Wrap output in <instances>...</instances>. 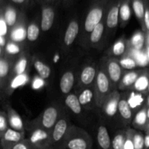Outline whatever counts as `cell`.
I'll list each match as a JSON object with an SVG mask.
<instances>
[{
    "label": "cell",
    "instance_id": "4",
    "mask_svg": "<svg viewBox=\"0 0 149 149\" xmlns=\"http://www.w3.org/2000/svg\"><path fill=\"white\" fill-rule=\"evenodd\" d=\"M61 110L55 106H49L35 119L29 122V126L38 127L51 132L61 117Z\"/></svg>",
    "mask_w": 149,
    "mask_h": 149
},
{
    "label": "cell",
    "instance_id": "34",
    "mask_svg": "<svg viewBox=\"0 0 149 149\" xmlns=\"http://www.w3.org/2000/svg\"><path fill=\"white\" fill-rule=\"evenodd\" d=\"M126 140V130L116 132L111 141V149H124Z\"/></svg>",
    "mask_w": 149,
    "mask_h": 149
},
{
    "label": "cell",
    "instance_id": "42",
    "mask_svg": "<svg viewBox=\"0 0 149 149\" xmlns=\"http://www.w3.org/2000/svg\"><path fill=\"white\" fill-rule=\"evenodd\" d=\"M5 1H8V2L15 5L18 8L24 10L26 7H29L30 1L31 0H5Z\"/></svg>",
    "mask_w": 149,
    "mask_h": 149
},
{
    "label": "cell",
    "instance_id": "25",
    "mask_svg": "<svg viewBox=\"0 0 149 149\" xmlns=\"http://www.w3.org/2000/svg\"><path fill=\"white\" fill-rule=\"evenodd\" d=\"M75 83V76L71 71H67L62 75L60 81V89L63 95L71 93Z\"/></svg>",
    "mask_w": 149,
    "mask_h": 149
},
{
    "label": "cell",
    "instance_id": "54",
    "mask_svg": "<svg viewBox=\"0 0 149 149\" xmlns=\"http://www.w3.org/2000/svg\"><path fill=\"white\" fill-rule=\"evenodd\" d=\"M149 94V85H148V95Z\"/></svg>",
    "mask_w": 149,
    "mask_h": 149
},
{
    "label": "cell",
    "instance_id": "31",
    "mask_svg": "<svg viewBox=\"0 0 149 149\" xmlns=\"http://www.w3.org/2000/svg\"><path fill=\"white\" fill-rule=\"evenodd\" d=\"M106 23H105V19H103L94 29L91 33L90 34L89 37H90V42L93 47L97 45L101 41L102 38H103V35H104V32L106 31Z\"/></svg>",
    "mask_w": 149,
    "mask_h": 149
},
{
    "label": "cell",
    "instance_id": "49",
    "mask_svg": "<svg viewBox=\"0 0 149 149\" xmlns=\"http://www.w3.org/2000/svg\"><path fill=\"white\" fill-rule=\"evenodd\" d=\"M146 106L147 107H149V94L147 95L146 100Z\"/></svg>",
    "mask_w": 149,
    "mask_h": 149
},
{
    "label": "cell",
    "instance_id": "17",
    "mask_svg": "<svg viewBox=\"0 0 149 149\" xmlns=\"http://www.w3.org/2000/svg\"><path fill=\"white\" fill-rule=\"evenodd\" d=\"M141 71L142 69H137L126 71L125 72H124L122 79L118 84L117 90L119 91L130 90L136 81L138 77L141 74Z\"/></svg>",
    "mask_w": 149,
    "mask_h": 149
},
{
    "label": "cell",
    "instance_id": "32",
    "mask_svg": "<svg viewBox=\"0 0 149 149\" xmlns=\"http://www.w3.org/2000/svg\"><path fill=\"white\" fill-rule=\"evenodd\" d=\"M33 65L37 72L38 75L43 79H47L51 75V68L47 64L45 63L43 61L38 58H33Z\"/></svg>",
    "mask_w": 149,
    "mask_h": 149
},
{
    "label": "cell",
    "instance_id": "11",
    "mask_svg": "<svg viewBox=\"0 0 149 149\" xmlns=\"http://www.w3.org/2000/svg\"><path fill=\"white\" fill-rule=\"evenodd\" d=\"M26 139L25 132L15 130L9 128L3 135H0V143L1 149H13L18 143Z\"/></svg>",
    "mask_w": 149,
    "mask_h": 149
},
{
    "label": "cell",
    "instance_id": "46",
    "mask_svg": "<svg viewBox=\"0 0 149 149\" xmlns=\"http://www.w3.org/2000/svg\"><path fill=\"white\" fill-rule=\"evenodd\" d=\"M145 149H149V133L145 134Z\"/></svg>",
    "mask_w": 149,
    "mask_h": 149
},
{
    "label": "cell",
    "instance_id": "43",
    "mask_svg": "<svg viewBox=\"0 0 149 149\" xmlns=\"http://www.w3.org/2000/svg\"><path fill=\"white\" fill-rule=\"evenodd\" d=\"M146 11L144 15V33H149V0H145Z\"/></svg>",
    "mask_w": 149,
    "mask_h": 149
},
{
    "label": "cell",
    "instance_id": "6",
    "mask_svg": "<svg viewBox=\"0 0 149 149\" xmlns=\"http://www.w3.org/2000/svg\"><path fill=\"white\" fill-rule=\"evenodd\" d=\"M71 125H72L71 124L68 117L63 116V115H61L60 119L55 124L53 129L51 131L52 146L54 148L58 149L62 145Z\"/></svg>",
    "mask_w": 149,
    "mask_h": 149
},
{
    "label": "cell",
    "instance_id": "48",
    "mask_svg": "<svg viewBox=\"0 0 149 149\" xmlns=\"http://www.w3.org/2000/svg\"><path fill=\"white\" fill-rule=\"evenodd\" d=\"M72 0H58V1L61 2L62 4H68V3L71 2Z\"/></svg>",
    "mask_w": 149,
    "mask_h": 149
},
{
    "label": "cell",
    "instance_id": "50",
    "mask_svg": "<svg viewBox=\"0 0 149 149\" xmlns=\"http://www.w3.org/2000/svg\"><path fill=\"white\" fill-rule=\"evenodd\" d=\"M144 132H145V133H149V121H148V125H147L146 127Z\"/></svg>",
    "mask_w": 149,
    "mask_h": 149
},
{
    "label": "cell",
    "instance_id": "38",
    "mask_svg": "<svg viewBox=\"0 0 149 149\" xmlns=\"http://www.w3.org/2000/svg\"><path fill=\"white\" fill-rule=\"evenodd\" d=\"M132 138L135 149H145V135L142 131L134 129Z\"/></svg>",
    "mask_w": 149,
    "mask_h": 149
},
{
    "label": "cell",
    "instance_id": "40",
    "mask_svg": "<svg viewBox=\"0 0 149 149\" xmlns=\"http://www.w3.org/2000/svg\"><path fill=\"white\" fill-rule=\"evenodd\" d=\"M133 128L128 127L126 130V140H125L124 149H135L133 142Z\"/></svg>",
    "mask_w": 149,
    "mask_h": 149
},
{
    "label": "cell",
    "instance_id": "45",
    "mask_svg": "<svg viewBox=\"0 0 149 149\" xmlns=\"http://www.w3.org/2000/svg\"><path fill=\"white\" fill-rule=\"evenodd\" d=\"M13 149H36L29 142L27 139H24L21 142L18 143L17 145L15 146Z\"/></svg>",
    "mask_w": 149,
    "mask_h": 149
},
{
    "label": "cell",
    "instance_id": "13",
    "mask_svg": "<svg viewBox=\"0 0 149 149\" xmlns=\"http://www.w3.org/2000/svg\"><path fill=\"white\" fill-rule=\"evenodd\" d=\"M55 4H41V30L48 31L52 27L55 18Z\"/></svg>",
    "mask_w": 149,
    "mask_h": 149
},
{
    "label": "cell",
    "instance_id": "12",
    "mask_svg": "<svg viewBox=\"0 0 149 149\" xmlns=\"http://www.w3.org/2000/svg\"><path fill=\"white\" fill-rule=\"evenodd\" d=\"M121 95L122 93H120L117 89L113 90L103 102L100 109L108 117H114L118 114V106Z\"/></svg>",
    "mask_w": 149,
    "mask_h": 149
},
{
    "label": "cell",
    "instance_id": "1",
    "mask_svg": "<svg viewBox=\"0 0 149 149\" xmlns=\"http://www.w3.org/2000/svg\"><path fill=\"white\" fill-rule=\"evenodd\" d=\"M92 146L90 135L84 130L72 125L58 149H92Z\"/></svg>",
    "mask_w": 149,
    "mask_h": 149
},
{
    "label": "cell",
    "instance_id": "14",
    "mask_svg": "<svg viewBox=\"0 0 149 149\" xmlns=\"http://www.w3.org/2000/svg\"><path fill=\"white\" fill-rule=\"evenodd\" d=\"M97 71L95 64L91 63L86 65L79 74V84L81 87H93L97 77Z\"/></svg>",
    "mask_w": 149,
    "mask_h": 149
},
{
    "label": "cell",
    "instance_id": "9",
    "mask_svg": "<svg viewBox=\"0 0 149 149\" xmlns=\"http://www.w3.org/2000/svg\"><path fill=\"white\" fill-rule=\"evenodd\" d=\"M105 70L106 71L108 77L111 82L113 90H116L114 87H117L118 84L120 82L122 77L124 74L123 68L119 64V59L115 58H109L106 62Z\"/></svg>",
    "mask_w": 149,
    "mask_h": 149
},
{
    "label": "cell",
    "instance_id": "36",
    "mask_svg": "<svg viewBox=\"0 0 149 149\" xmlns=\"http://www.w3.org/2000/svg\"><path fill=\"white\" fill-rule=\"evenodd\" d=\"M119 64L122 68L126 71H131V70H135L137 67V62L133 58L129 55H124L120 59H119Z\"/></svg>",
    "mask_w": 149,
    "mask_h": 149
},
{
    "label": "cell",
    "instance_id": "3",
    "mask_svg": "<svg viewBox=\"0 0 149 149\" xmlns=\"http://www.w3.org/2000/svg\"><path fill=\"white\" fill-rule=\"evenodd\" d=\"M95 94L96 106L101 108L106 97L113 90L111 82L108 77L105 68L100 67L97 71V77L93 85Z\"/></svg>",
    "mask_w": 149,
    "mask_h": 149
},
{
    "label": "cell",
    "instance_id": "44",
    "mask_svg": "<svg viewBox=\"0 0 149 149\" xmlns=\"http://www.w3.org/2000/svg\"><path fill=\"white\" fill-rule=\"evenodd\" d=\"M44 84H45V79L38 76V77H35L33 78L31 85L33 90H39L43 87Z\"/></svg>",
    "mask_w": 149,
    "mask_h": 149
},
{
    "label": "cell",
    "instance_id": "51",
    "mask_svg": "<svg viewBox=\"0 0 149 149\" xmlns=\"http://www.w3.org/2000/svg\"><path fill=\"white\" fill-rule=\"evenodd\" d=\"M41 149H56L55 148H54L53 146H48V147H46V148H41Z\"/></svg>",
    "mask_w": 149,
    "mask_h": 149
},
{
    "label": "cell",
    "instance_id": "10",
    "mask_svg": "<svg viewBox=\"0 0 149 149\" xmlns=\"http://www.w3.org/2000/svg\"><path fill=\"white\" fill-rule=\"evenodd\" d=\"M15 61L12 56L4 55L0 57V87L1 92L6 90L12 76Z\"/></svg>",
    "mask_w": 149,
    "mask_h": 149
},
{
    "label": "cell",
    "instance_id": "33",
    "mask_svg": "<svg viewBox=\"0 0 149 149\" xmlns=\"http://www.w3.org/2000/svg\"><path fill=\"white\" fill-rule=\"evenodd\" d=\"M40 25V24H39ZM38 23V20H33L27 26V40L29 42H35L37 40L40 34L41 26Z\"/></svg>",
    "mask_w": 149,
    "mask_h": 149
},
{
    "label": "cell",
    "instance_id": "18",
    "mask_svg": "<svg viewBox=\"0 0 149 149\" xmlns=\"http://www.w3.org/2000/svg\"><path fill=\"white\" fill-rule=\"evenodd\" d=\"M5 111L8 117L10 127L15 130L25 132L24 123L20 114L9 103L5 105Z\"/></svg>",
    "mask_w": 149,
    "mask_h": 149
},
{
    "label": "cell",
    "instance_id": "20",
    "mask_svg": "<svg viewBox=\"0 0 149 149\" xmlns=\"http://www.w3.org/2000/svg\"><path fill=\"white\" fill-rule=\"evenodd\" d=\"M77 95L82 108L90 109L93 106H96L94 87H84Z\"/></svg>",
    "mask_w": 149,
    "mask_h": 149
},
{
    "label": "cell",
    "instance_id": "55",
    "mask_svg": "<svg viewBox=\"0 0 149 149\" xmlns=\"http://www.w3.org/2000/svg\"><path fill=\"white\" fill-rule=\"evenodd\" d=\"M92 1H96V0H92Z\"/></svg>",
    "mask_w": 149,
    "mask_h": 149
},
{
    "label": "cell",
    "instance_id": "15",
    "mask_svg": "<svg viewBox=\"0 0 149 149\" xmlns=\"http://www.w3.org/2000/svg\"><path fill=\"white\" fill-rule=\"evenodd\" d=\"M27 26L26 16L24 15L20 21L10 30L9 39L19 44L23 43L26 39H27Z\"/></svg>",
    "mask_w": 149,
    "mask_h": 149
},
{
    "label": "cell",
    "instance_id": "16",
    "mask_svg": "<svg viewBox=\"0 0 149 149\" xmlns=\"http://www.w3.org/2000/svg\"><path fill=\"white\" fill-rule=\"evenodd\" d=\"M118 114L121 117L122 120L126 125H130L132 123L133 119V111L130 106L127 99V93H122L120 100L118 106Z\"/></svg>",
    "mask_w": 149,
    "mask_h": 149
},
{
    "label": "cell",
    "instance_id": "53",
    "mask_svg": "<svg viewBox=\"0 0 149 149\" xmlns=\"http://www.w3.org/2000/svg\"><path fill=\"white\" fill-rule=\"evenodd\" d=\"M31 1H39V2H40L41 0H31Z\"/></svg>",
    "mask_w": 149,
    "mask_h": 149
},
{
    "label": "cell",
    "instance_id": "39",
    "mask_svg": "<svg viewBox=\"0 0 149 149\" xmlns=\"http://www.w3.org/2000/svg\"><path fill=\"white\" fill-rule=\"evenodd\" d=\"M10 128L8 117L6 111H1L0 112V135H3Z\"/></svg>",
    "mask_w": 149,
    "mask_h": 149
},
{
    "label": "cell",
    "instance_id": "7",
    "mask_svg": "<svg viewBox=\"0 0 149 149\" xmlns=\"http://www.w3.org/2000/svg\"><path fill=\"white\" fill-rule=\"evenodd\" d=\"M24 10L18 8L14 4L5 1L1 0V9L0 12L3 14L6 22L8 25L10 30L14 27L24 15Z\"/></svg>",
    "mask_w": 149,
    "mask_h": 149
},
{
    "label": "cell",
    "instance_id": "29",
    "mask_svg": "<svg viewBox=\"0 0 149 149\" xmlns=\"http://www.w3.org/2000/svg\"><path fill=\"white\" fill-rule=\"evenodd\" d=\"M129 41L127 40L125 37H122L114 42L111 49V55L112 58H117L119 57L122 58L126 53L127 49L128 48Z\"/></svg>",
    "mask_w": 149,
    "mask_h": 149
},
{
    "label": "cell",
    "instance_id": "35",
    "mask_svg": "<svg viewBox=\"0 0 149 149\" xmlns=\"http://www.w3.org/2000/svg\"><path fill=\"white\" fill-rule=\"evenodd\" d=\"M20 46H21V44L17 43L9 39L5 47V49H4L5 54L9 56L20 55L21 54V47Z\"/></svg>",
    "mask_w": 149,
    "mask_h": 149
},
{
    "label": "cell",
    "instance_id": "47",
    "mask_svg": "<svg viewBox=\"0 0 149 149\" xmlns=\"http://www.w3.org/2000/svg\"><path fill=\"white\" fill-rule=\"evenodd\" d=\"M58 0H41V4H55Z\"/></svg>",
    "mask_w": 149,
    "mask_h": 149
},
{
    "label": "cell",
    "instance_id": "30",
    "mask_svg": "<svg viewBox=\"0 0 149 149\" xmlns=\"http://www.w3.org/2000/svg\"><path fill=\"white\" fill-rule=\"evenodd\" d=\"M65 105L74 114L79 115L82 111V106L79 100L78 95L74 93L67 95L65 98Z\"/></svg>",
    "mask_w": 149,
    "mask_h": 149
},
{
    "label": "cell",
    "instance_id": "21",
    "mask_svg": "<svg viewBox=\"0 0 149 149\" xmlns=\"http://www.w3.org/2000/svg\"><path fill=\"white\" fill-rule=\"evenodd\" d=\"M147 107L144 106L135 112L132 121V125L134 129L140 131H145L146 127L148 123V114H147Z\"/></svg>",
    "mask_w": 149,
    "mask_h": 149
},
{
    "label": "cell",
    "instance_id": "19",
    "mask_svg": "<svg viewBox=\"0 0 149 149\" xmlns=\"http://www.w3.org/2000/svg\"><path fill=\"white\" fill-rule=\"evenodd\" d=\"M79 32V23L76 17L70 20L63 37L64 45L69 47L75 42Z\"/></svg>",
    "mask_w": 149,
    "mask_h": 149
},
{
    "label": "cell",
    "instance_id": "52",
    "mask_svg": "<svg viewBox=\"0 0 149 149\" xmlns=\"http://www.w3.org/2000/svg\"><path fill=\"white\" fill-rule=\"evenodd\" d=\"M147 114H148V118L149 120V107H148V109H147Z\"/></svg>",
    "mask_w": 149,
    "mask_h": 149
},
{
    "label": "cell",
    "instance_id": "37",
    "mask_svg": "<svg viewBox=\"0 0 149 149\" xmlns=\"http://www.w3.org/2000/svg\"><path fill=\"white\" fill-rule=\"evenodd\" d=\"M130 45L136 49H141L145 43V35L142 32H136L129 41Z\"/></svg>",
    "mask_w": 149,
    "mask_h": 149
},
{
    "label": "cell",
    "instance_id": "41",
    "mask_svg": "<svg viewBox=\"0 0 149 149\" xmlns=\"http://www.w3.org/2000/svg\"><path fill=\"white\" fill-rule=\"evenodd\" d=\"M10 33V28L6 22L2 13L0 12V36H8Z\"/></svg>",
    "mask_w": 149,
    "mask_h": 149
},
{
    "label": "cell",
    "instance_id": "26",
    "mask_svg": "<svg viewBox=\"0 0 149 149\" xmlns=\"http://www.w3.org/2000/svg\"><path fill=\"white\" fill-rule=\"evenodd\" d=\"M111 141L109 131L105 125H100L97 128V141L100 149H111Z\"/></svg>",
    "mask_w": 149,
    "mask_h": 149
},
{
    "label": "cell",
    "instance_id": "28",
    "mask_svg": "<svg viewBox=\"0 0 149 149\" xmlns=\"http://www.w3.org/2000/svg\"><path fill=\"white\" fill-rule=\"evenodd\" d=\"M29 61V57L25 52H22L20 55H19L18 58L16 60L14 65H13L11 77L20 75V74H23L27 72Z\"/></svg>",
    "mask_w": 149,
    "mask_h": 149
},
{
    "label": "cell",
    "instance_id": "24",
    "mask_svg": "<svg viewBox=\"0 0 149 149\" xmlns=\"http://www.w3.org/2000/svg\"><path fill=\"white\" fill-rule=\"evenodd\" d=\"M29 77L27 72L23 74H20V75L13 76L9 81L8 85H7V89L5 90L6 93L10 95L13 93L14 90L22 87V86H24L25 84L29 82Z\"/></svg>",
    "mask_w": 149,
    "mask_h": 149
},
{
    "label": "cell",
    "instance_id": "22",
    "mask_svg": "<svg viewBox=\"0 0 149 149\" xmlns=\"http://www.w3.org/2000/svg\"><path fill=\"white\" fill-rule=\"evenodd\" d=\"M132 13L131 0H121L119 7V26L121 28L126 27L130 20Z\"/></svg>",
    "mask_w": 149,
    "mask_h": 149
},
{
    "label": "cell",
    "instance_id": "8",
    "mask_svg": "<svg viewBox=\"0 0 149 149\" xmlns=\"http://www.w3.org/2000/svg\"><path fill=\"white\" fill-rule=\"evenodd\" d=\"M121 0H109L105 15L106 29L114 31L119 25V7Z\"/></svg>",
    "mask_w": 149,
    "mask_h": 149
},
{
    "label": "cell",
    "instance_id": "2",
    "mask_svg": "<svg viewBox=\"0 0 149 149\" xmlns=\"http://www.w3.org/2000/svg\"><path fill=\"white\" fill-rule=\"evenodd\" d=\"M109 0H96L93 1L84 21V31L86 34L91 33L93 29L104 19Z\"/></svg>",
    "mask_w": 149,
    "mask_h": 149
},
{
    "label": "cell",
    "instance_id": "23",
    "mask_svg": "<svg viewBox=\"0 0 149 149\" xmlns=\"http://www.w3.org/2000/svg\"><path fill=\"white\" fill-rule=\"evenodd\" d=\"M149 85V68H144L141 71V74L137 79L136 81L130 90L144 93L148 95Z\"/></svg>",
    "mask_w": 149,
    "mask_h": 149
},
{
    "label": "cell",
    "instance_id": "5",
    "mask_svg": "<svg viewBox=\"0 0 149 149\" xmlns=\"http://www.w3.org/2000/svg\"><path fill=\"white\" fill-rule=\"evenodd\" d=\"M29 136L26 138L36 149L52 146L51 132L38 127L28 126Z\"/></svg>",
    "mask_w": 149,
    "mask_h": 149
},
{
    "label": "cell",
    "instance_id": "27",
    "mask_svg": "<svg viewBox=\"0 0 149 149\" xmlns=\"http://www.w3.org/2000/svg\"><path fill=\"white\" fill-rule=\"evenodd\" d=\"M132 12L138 20L141 29L144 31V15L146 11L145 0H131Z\"/></svg>",
    "mask_w": 149,
    "mask_h": 149
}]
</instances>
